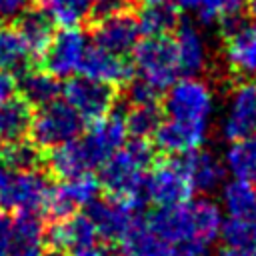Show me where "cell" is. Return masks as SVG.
<instances>
[{"label": "cell", "instance_id": "6da1fadb", "mask_svg": "<svg viewBox=\"0 0 256 256\" xmlns=\"http://www.w3.org/2000/svg\"><path fill=\"white\" fill-rule=\"evenodd\" d=\"M154 164V146L146 138H134L124 142L102 166H100V186L108 196L128 200L142 206L144 178Z\"/></svg>", "mask_w": 256, "mask_h": 256}, {"label": "cell", "instance_id": "7a4b0ae2", "mask_svg": "<svg viewBox=\"0 0 256 256\" xmlns=\"http://www.w3.org/2000/svg\"><path fill=\"white\" fill-rule=\"evenodd\" d=\"M166 90H168L164 96L166 120L208 134L216 110V98L212 86L198 76H186L170 84Z\"/></svg>", "mask_w": 256, "mask_h": 256}, {"label": "cell", "instance_id": "3957f363", "mask_svg": "<svg viewBox=\"0 0 256 256\" xmlns=\"http://www.w3.org/2000/svg\"><path fill=\"white\" fill-rule=\"evenodd\" d=\"M52 182L34 170H14L0 166V212H46Z\"/></svg>", "mask_w": 256, "mask_h": 256}, {"label": "cell", "instance_id": "277c9868", "mask_svg": "<svg viewBox=\"0 0 256 256\" xmlns=\"http://www.w3.org/2000/svg\"><path fill=\"white\" fill-rule=\"evenodd\" d=\"M134 68L140 78L152 84L156 90H166L178 80L180 66L176 56L174 38L166 36H146L134 46Z\"/></svg>", "mask_w": 256, "mask_h": 256}, {"label": "cell", "instance_id": "5b68a950", "mask_svg": "<svg viewBox=\"0 0 256 256\" xmlns=\"http://www.w3.org/2000/svg\"><path fill=\"white\" fill-rule=\"evenodd\" d=\"M84 120L82 116L64 100L50 102L40 106L38 114L32 116L30 138L38 148H54L68 140H74L82 134Z\"/></svg>", "mask_w": 256, "mask_h": 256}, {"label": "cell", "instance_id": "8992f818", "mask_svg": "<svg viewBox=\"0 0 256 256\" xmlns=\"http://www.w3.org/2000/svg\"><path fill=\"white\" fill-rule=\"evenodd\" d=\"M194 186L180 162V158H172L168 162L152 164L144 178V196L156 206H172L180 202H188L194 194Z\"/></svg>", "mask_w": 256, "mask_h": 256}, {"label": "cell", "instance_id": "52a82bcc", "mask_svg": "<svg viewBox=\"0 0 256 256\" xmlns=\"http://www.w3.org/2000/svg\"><path fill=\"white\" fill-rule=\"evenodd\" d=\"M64 100L82 116L84 122H94L114 108V88L110 84L92 80L88 76L70 78L62 90Z\"/></svg>", "mask_w": 256, "mask_h": 256}, {"label": "cell", "instance_id": "ba28073f", "mask_svg": "<svg viewBox=\"0 0 256 256\" xmlns=\"http://www.w3.org/2000/svg\"><path fill=\"white\" fill-rule=\"evenodd\" d=\"M88 48V38L78 26H62L42 52L44 66L56 78H68L80 70Z\"/></svg>", "mask_w": 256, "mask_h": 256}, {"label": "cell", "instance_id": "9c48e42d", "mask_svg": "<svg viewBox=\"0 0 256 256\" xmlns=\"http://www.w3.org/2000/svg\"><path fill=\"white\" fill-rule=\"evenodd\" d=\"M256 132V82H236L226 98L222 136L226 140L244 138Z\"/></svg>", "mask_w": 256, "mask_h": 256}, {"label": "cell", "instance_id": "30bf717a", "mask_svg": "<svg viewBox=\"0 0 256 256\" xmlns=\"http://www.w3.org/2000/svg\"><path fill=\"white\" fill-rule=\"evenodd\" d=\"M126 124H124V114L118 112H108L106 116L90 122V128L86 134L80 138L90 166H102L124 142H126Z\"/></svg>", "mask_w": 256, "mask_h": 256}, {"label": "cell", "instance_id": "8fae6325", "mask_svg": "<svg viewBox=\"0 0 256 256\" xmlns=\"http://www.w3.org/2000/svg\"><path fill=\"white\" fill-rule=\"evenodd\" d=\"M98 194H100V180L90 172L64 178L62 184L52 188V196L46 212L54 220L66 218L82 208H88L98 198Z\"/></svg>", "mask_w": 256, "mask_h": 256}, {"label": "cell", "instance_id": "7c38bea8", "mask_svg": "<svg viewBox=\"0 0 256 256\" xmlns=\"http://www.w3.org/2000/svg\"><path fill=\"white\" fill-rule=\"evenodd\" d=\"M138 208L136 204L108 196L104 200H94L88 206V216L96 226L98 236L104 240H120L140 218H138Z\"/></svg>", "mask_w": 256, "mask_h": 256}, {"label": "cell", "instance_id": "4fadbf2b", "mask_svg": "<svg viewBox=\"0 0 256 256\" xmlns=\"http://www.w3.org/2000/svg\"><path fill=\"white\" fill-rule=\"evenodd\" d=\"M140 24L138 18L128 14L126 10L114 16H106L96 20L94 26V42L100 48H106L110 52L126 56L134 50V46L140 40Z\"/></svg>", "mask_w": 256, "mask_h": 256}, {"label": "cell", "instance_id": "5bb4252c", "mask_svg": "<svg viewBox=\"0 0 256 256\" xmlns=\"http://www.w3.org/2000/svg\"><path fill=\"white\" fill-rule=\"evenodd\" d=\"M82 76H88L92 80L110 84V86H124L132 80V64L116 52H110L100 46H90L86 48V54L80 64Z\"/></svg>", "mask_w": 256, "mask_h": 256}, {"label": "cell", "instance_id": "9a60e30c", "mask_svg": "<svg viewBox=\"0 0 256 256\" xmlns=\"http://www.w3.org/2000/svg\"><path fill=\"white\" fill-rule=\"evenodd\" d=\"M224 58L236 74L256 72V24L240 18L224 28Z\"/></svg>", "mask_w": 256, "mask_h": 256}, {"label": "cell", "instance_id": "2e32d148", "mask_svg": "<svg viewBox=\"0 0 256 256\" xmlns=\"http://www.w3.org/2000/svg\"><path fill=\"white\" fill-rule=\"evenodd\" d=\"M180 72L186 76L200 74L210 62V46L206 34L194 22H178L174 36Z\"/></svg>", "mask_w": 256, "mask_h": 256}, {"label": "cell", "instance_id": "e0dca14e", "mask_svg": "<svg viewBox=\"0 0 256 256\" xmlns=\"http://www.w3.org/2000/svg\"><path fill=\"white\" fill-rule=\"evenodd\" d=\"M188 202H180V204H172V206H158L154 212L148 214V218L144 222L154 232H158L162 238H166L168 242H172L176 246L190 242V240H198Z\"/></svg>", "mask_w": 256, "mask_h": 256}, {"label": "cell", "instance_id": "ac0fdd59", "mask_svg": "<svg viewBox=\"0 0 256 256\" xmlns=\"http://www.w3.org/2000/svg\"><path fill=\"white\" fill-rule=\"evenodd\" d=\"M96 238H98V232L90 216L76 214V212L66 218H58L46 230V242L58 252H64V250L74 252L78 248L94 244Z\"/></svg>", "mask_w": 256, "mask_h": 256}, {"label": "cell", "instance_id": "d6986e66", "mask_svg": "<svg viewBox=\"0 0 256 256\" xmlns=\"http://www.w3.org/2000/svg\"><path fill=\"white\" fill-rule=\"evenodd\" d=\"M46 244V228L38 214L18 212L10 228L8 256H44Z\"/></svg>", "mask_w": 256, "mask_h": 256}, {"label": "cell", "instance_id": "ffe728a7", "mask_svg": "<svg viewBox=\"0 0 256 256\" xmlns=\"http://www.w3.org/2000/svg\"><path fill=\"white\" fill-rule=\"evenodd\" d=\"M178 158H180L194 190L210 194L216 188H220V184H224V174H226L224 162H220L212 152L196 148L192 152L180 154Z\"/></svg>", "mask_w": 256, "mask_h": 256}, {"label": "cell", "instance_id": "44dd1931", "mask_svg": "<svg viewBox=\"0 0 256 256\" xmlns=\"http://www.w3.org/2000/svg\"><path fill=\"white\" fill-rule=\"evenodd\" d=\"M120 256H178V246L138 220L120 240Z\"/></svg>", "mask_w": 256, "mask_h": 256}, {"label": "cell", "instance_id": "7402d4cb", "mask_svg": "<svg viewBox=\"0 0 256 256\" xmlns=\"http://www.w3.org/2000/svg\"><path fill=\"white\" fill-rule=\"evenodd\" d=\"M206 136L208 134L192 130L188 126H182V124H176L170 120H162L154 132V144L162 152L180 156V154L200 148L206 142Z\"/></svg>", "mask_w": 256, "mask_h": 256}, {"label": "cell", "instance_id": "603a6c76", "mask_svg": "<svg viewBox=\"0 0 256 256\" xmlns=\"http://www.w3.org/2000/svg\"><path fill=\"white\" fill-rule=\"evenodd\" d=\"M32 116V104L20 96H12L0 102V140H22L30 132Z\"/></svg>", "mask_w": 256, "mask_h": 256}, {"label": "cell", "instance_id": "cb8c5ba5", "mask_svg": "<svg viewBox=\"0 0 256 256\" xmlns=\"http://www.w3.org/2000/svg\"><path fill=\"white\" fill-rule=\"evenodd\" d=\"M16 28L22 34V38L26 40L32 54H42L46 50V46L50 44L52 36H54V20L48 14V10H38V8L28 10V8H24L18 14Z\"/></svg>", "mask_w": 256, "mask_h": 256}, {"label": "cell", "instance_id": "d4e9b609", "mask_svg": "<svg viewBox=\"0 0 256 256\" xmlns=\"http://www.w3.org/2000/svg\"><path fill=\"white\" fill-rule=\"evenodd\" d=\"M48 168L56 178L64 180V178H72L82 172H88L92 166L80 138H74L52 148L48 156Z\"/></svg>", "mask_w": 256, "mask_h": 256}, {"label": "cell", "instance_id": "484cf974", "mask_svg": "<svg viewBox=\"0 0 256 256\" xmlns=\"http://www.w3.org/2000/svg\"><path fill=\"white\" fill-rule=\"evenodd\" d=\"M18 90L24 100H28L32 106H46L54 102L62 88L58 78L48 70H24L20 72Z\"/></svg>", "mask_w": 256, "mask_h": 256}, {"label": "cell", "instance_id": "4316f807", "mask_svg": "<svg viewBox=\"0 0 256 256\" xmlns=\"http://www.w3.org/2000/svg\"><path fill=\"white\" fill-rule=\"evenodd\" d=\"M224 168L234 178L256 184V132L230 140L224 152Z\"/></svg>", "mask_w": 256, "mask_h": 256}, {"label": "cell", "instance_id": "83f0119b", "mask_svg": "<svg viewBox=\"0 0 256 256\" xmlns=\"http://www.w3.org/2000/svg\"><path fill=\"white\" fill-rule=\"evenodd\" d=\"M32 50L28 48L26 40L18 32L16 26H2L0 28V68L12 74H20L28 68Z\"/></svg>", "mask_w": 256, "mask_h": 256}, {"label": "cell", "instance_id": "f1b7e54d", "mask_svg": "<svg viewBox=\"0 0 256 256\" xmlns=\"http://www.w3.org/2000/svg\"><path fill=\"white\" fill-rule=\"evenodd\" d=\"M220 200L230 218H256V190L252 182L240 178L226 182Z\"/></svg>", "mask_w": 256, "mask_h": 256}, {"label": "cell", "instance_id": "f546056e", "mask_svg": "<svg viewBox=\"0 0 256 256\" xmlns=\"http://www.w3.org/2000/svg\"><path fill=\"white\" fill-rule=\"evenodd\" d=\"M188 204H190V212H192V220H194L196 238L200 242L212 244L220 236V230L224 224L220 204L214 202L212 198H198V200L190 198Z\"/></svg>", "mask_w": 256, "mask_h": 256}, {"label": "cell", "instance_id": "4dcf8cb0", "mask_svg": "<svg viewBox=\"0 0 256 256\" xmlns=\"http://www.w3.org/2000/svg\"><path fill=\"white\" fill-rule=\"evenodd\" d=\"M140 32L146 36H166L178 26V12L168 2L146 4L138 16Z\"/></svg>", "mask_w": 256, "mask_h": 256}, {"label": "cell", "instance_id": "1f68e13d", "mask_svg": "<svg viewBox=\"0 0 256 256\" xmlns=\"http://www.w3.org/2000/svg\"><path fill=\"white\" fill-rule=\"evenodd\" d=\"M248 0H200L196 10L204 24H220L222 30L240 20Z\"/></svg>", "mask_w": 256, "mask_h": 256}, {"label": "cell", "instance_id": "d6a6232c", "mask_svg": "<svg viewBox=\"0 0 256 256\" xmlns=\"http://www.w3.org/2000/svg\"><path fill=\"white\" fill-rule=\"evenodd\" d=\"M160 122H162V112L156 106V102L154 104H132V108L124 114L126 130L134 138L154 136Z\"/></svg>", "mask_w": 256, "mask_h": 256}, {"label": "cell", "instance_id": "836d02e7", "mask_svg": "<svg viewBox=\"0 0 256 256\" xmlns=\"http://www.w3.org/2000/svg\"><path fill=\"white\" fill-rule=\"evenodd\" d=\"M2 158H4L8 168L34 170L42 162V148H38L32 140L26 142L22 138V140H16V142H8V146L2 150Z\"/></svg>", "mask_w": 256, "mask_h": 256}, {"label": "cell", "instance_id": "e575fe53", "mask_svg": "<svg viewBox=\"0 0 256 256\" xmlns=\"http://www.w3.org/2000/svg\"><path fill=\"white\" fill-rule=\"evenodd\" d=\"M46 10L60 26H78L92 8L94 0H44Z\"/></svg>", "mask_w": 256, "mask_h": 256}, {"label": "cell", "instance_id": "d590c367", "mask_svg": "<svg viewBox=\"0 0 256 256\" xmlns=\"http://www.w3.org/2000/svg\"><path fill=\"white\" fill-rule=\"evenodd\" d=\"M220 236L224 246L256 248V218H230L222 224Z\"/></svg>", "mask_w": 256, "mask_h": 256}, {"label": "cell", "instance_id": "8d00e7d4", "mask_svg": "<svg viewBox=\"0 0 256 256\" xmlns=\"http://www.w3.org/2000/svg\"><path fill=\"white\" fill-rule=\"evenodd\" d=\"M128 102L130 104H154L158 102L160 90H156L152 84H148L146 80H142L140 76L136 80L128 82V90H126Z\"/></svg>", "mask_w": 256, "mask_h": 256}, {"label": "cell", "instance_id": "74e56055", "mask_svg": "<svg viewBox=\"0 0 256 256\" xmlns=\"http://www.w3.org/2000/svg\"><path fill=\"white\" fill-rule=\"evenodd\" d=\"M126 8H128V0H94L92 8H90V14L96 20H100V18H106V16L120 14Z\"/></svg>", "mask_w": 256, "mask_h": 256}, {"label": "cell", "instance_id": "f35d334b", "mask_svg": "<svg viewBox=\"0 0 256 256\" xmlns=\"http://www.w3.org/2000/svg\"><path fill=\"white\" fill-rule=\"evenodd\" d=\"M178 256H210V244L200 242V240L178 244Z\"/></svg>", "mask_w": 256, "mask_h": 256}, {"label": "cell", "instance_id": "ab89813d", "mask_svg": "<svg viewBox=\"0 0 256 256\" xmlns=\"http://www.w3.org/2000/svg\"><path fill=\"white\" fill-rule=\"evenodd\" d=\"M18 90V80L14 78L12 72H0V102L12 98Z\"/></svg>", "mask_w": 256, "mask_h": 256}, {"label": "cell", "instance_id": "60d3db41", "mask_svg": "<svg viewBox=\"0 0 256 256\" xmlns=\"http://www.w3.org/2000/svg\"><path fill=\"white\" fill-rule=\"evenodd\" d=\"M30 0H0V18H14L18 16Z\"/></svg>", "mask_w": 256, "mask_h": 256}, {"label": "cell", "instance_id": "b9f144b4", "mask_svg": "<svg viewBox=\"0 0 256 256\" xmlns=\"http://www.w3.org/2000/svg\"><path fill=\"white\" fill-rule=\"evenodd\" d=\"M10 228H12V220H10L8 212H0V256H8Z\"/></svg>", "mask_w": 256, "mask_h": 256}, {"label": "cell", "instance_id": "7bdbcfd3", "mask_svg": "<svg viewBox=\"0 0 256 256\" xmlns=\"http://www.w3.org/2000/svg\"><path fill=\"white\" fill-rule=\"evenodd\" d=\"M72 256H112V252L100 244H90V246H84V248H78L72 252Z\"/></svg>", "mask_w": 256, "mask_h": 256}, {"label": "cell", "instance_id": "ee69618b", "mask_svg": "<svg viewBox=\"0 0 256 256\" xmlns=\"http://www.w3.org/2000/svg\"><path fill=\"white\" fill-rule=\"evenodd\" d=\"M218 256H256V248H240V246H224Z\"/></svg>", "mask_w": 256, "mask_h": 256}, {"label": "cell", "instance_id": "f6af8a7d", "mask_svg": "<svg viewBox=\"0 0 256 256\" xmlns=\"http://www.w3.org/2000/svg\"><path fill=\"white\" fill-rule=\"evenodd\" d=\"M182 8H192V10H196V6H198V2L200 0H176Z\"/></svg>", "mask_w": 256, "mask_h": 256}, {"label": "cell", "instance_id": "bcb514c9", "mask_svg": "<svg viewBox=\"0 0 256 256\" xmlns=\"http://www.w3.org/2000/svg\"><path fill=\"white\" fill-rule=\"evenodd\" d=\"M248 6H250V10H252V14L256 16V0H248Z\"/></svg>", "mask_w": 256, "mask_h": 256}, {"label": "cell", "instance_id": "7dc6e473", "mask_svg": "<svg viewBox=\"0 0 256 256\" xmlns=\"http://www.w3.org/2000/svg\"><path fill=\"white\" fill-rule=\"evenodd\" d=\"M146 4H158V2H170V0H144Z\"/></svg>", "mask_w": 256, "mask_h": 256}, {"label": "cell", "instance_id": "c3c4849f", "mask_svg": "<svg viewBox=\"0 0 256 256\" xmlns=\"http://www.w3.org/2000/svg\"><path fill=\"white\" fill-rule=\"evenodd\" d=\"M2 150H4V146H2V140H0V160H2Z\"/></svg>", "mask_w": 256, "mask_h": 256}, {"label": "cell", "instance_id": "681fc988", "mask_svg": "<svg viewBox=\"0 0 256 256\" xmlns=\"http://www.w3.org/2000/svg\"><path fill=\"white\" fill-rule=\"evenodd\" d=\"M50 256H62V254H60V252L56 250V252H54V254H50Z\"/></svg>", "mask_w": 256, "mask_h": 256}]
</instances>
